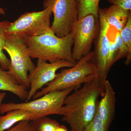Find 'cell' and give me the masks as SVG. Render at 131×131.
I'll return each instance as SVG.
<instances>
[{"mask_svg": "<svg viewBox=\"0 0 131 131\" xmlns=\"http://www.w3.org/2000/svg\"><path fill=\"white\" fill-rule=\"evenodd\" d=\"M103 86L97 78L75 89L66 98L62 121L69 124L70 131H82L96 114Z\"/></svg>", "mask_w": 131, "mask_h": 131, "instance_id": "obj_1", "label": "cell"}, {"mask_svg": "<svg viewBox=\"0 0 131 131\" xmlns=\"http://www.w3.org/2000/svg\"><path fill=\"white\" fill-rule=\"evenodd\" d=\"M23 37L31 58H38L50 63L62 60L77 62L72 57V32L65 37L59 38L50 28L42 35Z\"/></svg>", "mask_w": 131, "mask_h": 131, "instance_id": "obj_2", "label": "cell"}, {"mask_svg": "<svg viewBox=\"0 0 131 131\" xmlns=\"http://www.w3.org/2000/svg\"><path fill=\"white\" fill-rule=\"evenodd\" d=\"M97 68L94 51L83 57L73 67L61 70L53 81L45 88L38 91L33 100L39 98L50 91L71 88H79L82 84L90 81L96 77Z\"/></svg>", "mask_w": 131, "mask_h": 131, "instance_id": "obj_3", "label": "cell"}, {"mask_svg": "<svg viewBox=\"0 0 131 131\" xmlns=\"http://www.w3.org/2000/svg\"><path fill=\"white\" fill-rule=\"evenodd\" d=\"M78 88L51 91L39 98L24 103H3L0 107V113L3 114L11 110L22 109L33 113L36 119L51 115L63 116L66 98Z\"/></svg>", "mask_w": 131, "mask_h": 131, "instance_id": "obj_4", "label": "cell"}, {"mask_svg": "<svg viewBox=\"0 0 131 131\" xmlns=\"http://www.w3.org/2000/svg\"><path fill=\"white\" fill-rule=\"evenodd\" d=\"M3 50L10 57L8 73L19 84L29 88L28 73L32 71L35 66L24 38L16 35H6Z\"/></svg>", "mask_w": 131, "mask_h": 131, "instance_id": "obj_5", "label": "cell"}, {"mask_svg": "<svg viewBox=\"0 0 131 131\" xmlns=\"http://www.w3.org/2000/svg\"><path fill=\"white\" fill-rule=\"evenodd\" d=\"M52 14L51 9L49 8L39 12L25 13L14 22H11L6 30V36L34 37L42 35L50 28Z\"/></svg>", "mask_w": 131, "mask_h": 131, "instance_id": "obj_6", "label": "cell"}, {"mask_svg": "<svg viewBox=\"0 0 131 131\" xmlns=\"http://www.w3.org/2000/svg\"><path fill=\"white\" fill-rule=\"evenodd\" d=\"M44 8H49L54 15L51 29L59 38L69 35L78 19L76 0H44Z\"/></svg>", "mask_w": 131, "mask_h": 131, "instance_id": "obj_7", "label": "cell"}, {"mask_svg": "<svg viewBox=\"0 0 131 131\" xmlns=\"http://www.w3.org/2000/svg\"><path fill=\"white\" fill-rule=\"evenodd\" d=\"M97 19L93 15H88L78 19L73 27L72 57L75 62L91 52L97 32Z\"/></svg>", "mask_w": 131, "mask_h": 131, "instance_id": "obj_8", "label": "cell"}, {"mask_svg": "<svg viewBox=\"0 0 131 131\" xmlns=\"http://www.w3.org/2000/svg\"><path fill=\"white\" fill-rule=\"evenodd\" d=\"M76 63L64 60L48 63L46 61L38 59L37 66L28 75L30 90L26 102L31 100L39 90L55 79L58 70L71 68Z\"/></svg>", "mask_w": 131, "mask_h": 131, "instance_id": "obj_9", "label": "cell"}, {"mask_svg": "<svg viewBox=\"0 0 131 131\" xmlns=\"http://www.w3.org/2000/svg\"><path fill=\"white\" fill-rule=\"evenodd\" d=\"M100 28L98 37L94 51V59L97 68L96 77L101 84L107 80L108 60L110 42L108 36L109 26L105 20L99 16Z\"/></svg>", "mask_w": 131, "mask_h": 131, "instance_id": "obj_10", "label": "cell"}, {"mask_svg": "<svg viewBox=\"0 0 131 131\" xmlns=\"http://www.w3.org/2000/svg\"><path fill=\"white\" fill-rule=\"evenodd\" d=\"M104 91L99 101L97 110L101 119L108 130L114 118L116 105V96L114 89L109 81L102 83Z\"/></svg>", "mask_w": 131, "mask_h": 131, "instance_id": "obj_11", "label": "cell"}, {"mask_svg": "<svg viewBox=\"0 0 131 131\" xmlns=\"http://www.w3.org/2000/svg\"><path fill=\"white\" fill-rule=\"evenodd\" d=\"M99 16H100L109 26L113 27L117 31L120 32L126 25L131 11L112 5L108 8H99Z\"/></svg>", "mask_w": 131, "mask_h": 131, "instance_id": "obj_12", "label": "cell"}, {"mask_svg": "<svg viewBox=\"0 0 131 131\" xmlns=\"http://www.w3.org/2000/svg\"><path fill=\"white\" fill-rule=\"evenodd\" d=\"M0 90L14 94L21 100H26L28 91L26 87L19 84L8 71L0 69Z\"/></svg>", "mask_w": 131, "mask_h": 131, "instance_id": "obj_13", "label": "cell"}, {"mask_svg": "<svg viewBox=\"0 0 131 131\" xmlns=\"http://www.w3.org/2000/svg\"><path fill=\"white\" fill-rule=\"evenodd\" d=\"M7 113L4 116H0V131L7 130L22 121H31L36 119L33 113L22 109L12 110Z\"/></svg>", "mask_w": 131, "mask_h": 131, "instance_id": "obj_14", "label": "cell"}, {"mask_svg": "<svg viewBox=\"0 0 131 131\" xmlns=\"http://www.w3.org/2000/svg\"><path fill=\"white\" fill-rule=\"evenodd\" d=\"M128 53L127 47L121 39L119 32L117 31L114 41L110 42L108 60V72L112 66L117 61L124 58H126Z\"/></svg>", "mask_w": 131, "mask_h": 131, "instance_id": "obj_15", "label": "cell"}, {"mask_svg": "<svg viewBox=\"0 0 131 131\" xmlns=\"http://www.w3.org/2000/svg\"><path fill=\"white\" fill-rule=\"evenodd\" d=\"M79 16L78 19L89 14H93L96 19L99 18L100 0H76Z\"/></svg>", "mask_w": 131, "mask_h": 131, "instance_id": "obj_16", "label": "cell"}, {"mask_svg": "<svg viewBox=\"0 0 131 131\" xmlns=\"http://www.w3.org/2000/svg\"><path fill=\"white\" fill-rule=\"evenodd\" d=\"M30 123L33 131H55L60 125L56 120L47 116L31 121Z\"/></svg>", "mask_w": 131, "mask_h": 131, "instance_id": "obj_17", "label": "cell"}, {"mask_svg": "<svg viewBox=\"0 0 131 131\" xmlns=\"http://www.w3.org/2000/svg\"><path fill=\"white\" fill-rule=\"evenodd\" d=\"M11 22L7 20L0 21V69L3 70H8L10 61L3 52L6 39V31Z\"/></svg>", "mask_w": 131, "mask_h": 131, "instance_id": "obj_18", "label": "cell"}, {"mask_svg": "<svg viewBox=\"0 0 131 131\" xmlns=\"http://www.w3.org/2000/svg\"><path fill=\"white\" fill-rule=\"evenodd\" d=\"M119 32L121 39L128 49V54L125 62L126 65L128 66L131 62V14L125 26Z\"/></svg>", "mask_w": 131, "mask_h": 131, "instance_id": "obj_19", "label": "cell"}, {"mask_svg": "<svg viewBox=\"0 0 131 131\" xmlns=\"http://www.w3.org/2000/svg\"><path fill=\"white\" fill-rule=\"evenodd\" d=\"M82 131H108L101 119L97 108L93 119Z\"/></svg>", "mask_w": 131, "mask_h": 131, "instance_id": "obj_20", "label": "cell"}, {"mask_svg": "<svg viewBox=\"0 0 131 131\" xmlns=\"http://www.w3.org/2000/svg\"><path fill=\"white\" fill-rule=\"evenodd\" d=\"M8 131H33L30 121L24 120L17 123Z\"/></svg>", "mask_w": 131, "mask_h": 131, "instance_id": "obj_21", "label": "cell"}, {"mask_svg": "<svg viewBox=\"0 0 131 131\" xmlns=\"http://www.w3.org/2000/svg\"><path fill=\"white\" fill-rule=\"evenodd\" d=\"M113 5L122 8L124 9L131 11V0H107Z\"/></svg>", "mask_w": 131, "mask_h": 131, "instance_id": "obj_22", "label": "cell"}, {"mask_svg": "<svg viewBox=\"0 0 131 131\" xmlns=\"http://www.w3.org/2000/svg\"><path fill=\"white\" fill-rule=\"evenodd\" d=\"M55 131H69L67 127L63 125H60L57 127Z\"/></svg>", "mask_w": 131, "mask_h": 131, "instance_id": "obj_23", "label": "cell"}, {"mask_svg": "<svg viewBox=\"0 0 131 131\" xmlns=\"http://www.w3.org/2000/svg\"><path fill=\"white\" fill-rule=\"evenodd\" d=\"M6 93L5 92H1L0 93V107L2 104L3 101L4 100L5 96H6Z\"/></svg>", "mask_w": 131, "mask_h": 131, "instance_id": "obj_24", "label": "cell"}, {"mask_svg": "<svg viewBox=\"0 0 131 131\" xmlns=\"http://www.w3.org/2000/svg\"><path fill=\"white\" fill-rule=\"evenodd\" d=\"M5 14H6V13H5V9L0 6V14L5 15Z\"/></svg>", "mask_w": 131, "mask_h": 131, "instance_id": "obj_25", "label": "cell"}]
</instances>
